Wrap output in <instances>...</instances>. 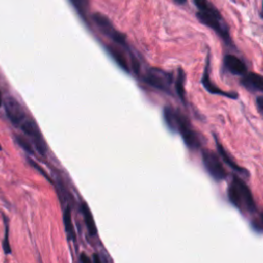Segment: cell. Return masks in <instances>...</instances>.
<instances>
[{"instance_id": "20", "label": "cell", "mask_w": 263, "mask_h": 263, "mask_svg": "<svg viewBox=\"0 0 263 263\" xmlns=\"http://www.w3.org/2000/svg\"><path fill=\"white\" fill-rule=\"evenodd\" d=\"M254 226L256 229L263 231V215H261V217L259 219L254 221Z\"/></svg>"}, {"instance_id": "16", "label": "cell", "mask_w": 263, "mask_h": 263, "mask_svg": "<svg viewBox=\"0 0 263 263\" xmlns=\"http://www.w3.org/2000/svg\"><path fill=\"white\" fill-rule=\"evenodd\" d=\"M184 83H185V75L182 69H179L178 71V77L176 81V91L179 95L180 99L184 102L185 101V89H184Z\"/></svg>"}, {"instance_id": "14", "label": "cell", "mask_w": 263, "mask_h": 263, "mask_svg": "<svg viewBox=\"0 0 263 263\" xmlns=\"http://www.w3.org/2000/svg\"><path fill=\"white\" fill-rule=\"evenodd\" d=\"M63 222H64V226H65V230L67 232L68 236L71 240L75 239V232H74V228H73V224H72V217H71V210L69 207L66 208L64 210L63 213Z\"/></svg>"}, {"instance_id": "7", "label": "cell", "mask_w": 263, "mask_h": 263, "mask_svg": "<svg viewBox=\"0 0 263 263\" xmlns=\"http://www.w3.org/2000/svg\"><path fill=\"white\" fill-rule=\"evenodd\" d=\"M94 22L96 23V25L100 28V30L109 38H111L113 41H115L118 44H125V36L118 32L112 25V23L110 22V20L105 17L104 15L101 14H95L93 16Z\"/></svg>"}, {"instance_id": "12", "label": "cell", "mask_w": 263, "mask_h": 263, "mask_svg": "<svg viewBox=\"0 0 263 263\" xmlns=\"http://www.w3.org/2000/svg\"><path fill=\"white\" fill-rule=\"evenodd\" d=\"M106 48H107L108 54L111 56V58L115 61V63L119 66V67H120L123 71L127 72V71H128V64H127V61H126L124 55H123L119 49L115 48L114 46L108 45Z\"/></svg>"}, {"instance_id": "9", "label": "cell", "mask_w": 263, "mask_h": 263, "mask_svg": "<svg viewBox=\"0 0 263 263\" xmlns=\"http://www.w3.org/2000/svg\"><path fill=\"white\" fill-rule=\"evenodd\" d=\"M224 67L233 75H244L247 73L245 63L233 55H226L223 61Z\"/></svg>"}, {"instance_id": "4", "label": "cell", "mask_w": 263, "mask_h": 263, "mask_svg": "<svg viewBox=\"0 0 263 263\" xmlns=\"http://www.w3.org/2000/svg\"><path fill=\"white\" fill-rule=\"evenodd\" d=\"M203 164L209 175L216 181L224 180L227 177V172L225 171L222 162L213 151L208 149L203 151Z\"/></svg>"}, {"instance_id": "1", "label": "cell", "mask_w": 263, "mask_h": 263, "mask_svg": "<svg viewBox=\"0 0 263 263\" xmlns=\"http://www.w3.org/2000/svg\"><path fill=\"white\" fill-rule=\"evenodd\" d=\"M164 118L167 126L172 132H177L181 135L185 145L189 149L196 150L202 146L200 134L193 129L189 119L180 110L167 106L164 109Z\"/></svg>"}, {"instance_id": "15", "label": "cell", "mask_w": 263, "mask_h": 263, "mask_svg": "<svg viewBox=\"0 0 263 263\" xmlns=\"http://www.w3.org/2000/svg\"><path fill=\"white\" fill-rule=\"evenodd\" d=\"M216 145H217V148H218V152H219V154H220V156L222 157V160H223V162L224 163H226L229 167H231V169L232 170H234V171H236V172H239V173H241V174H245V170L244 169H242L241 167H239L233 161H232V159L226 153V151L224 150V147L216 140Z\"/></svg>"}, {"instance_id": "10", "label": "cell", "mask_w": 263, "mask_h": 263, "mask_svg": "<svg viewBox=\"0 0 263 263\" xmlns=\"http://www.w3.org/2000/svg\"><path fill=\"white\" fill-rule=\"evenodd\" d=\"M242 85L251 92L263 93V76L257 73H246L242 78Z\"/></svg>"}, {"instance_id": "5", "label": "cell", "mask_w": 263, "mask_h": 263, "mask_svg": "<svg viewBox=\"0 0 263 263\" xmlns=\"http://www.w3.org/2000/svg\"><path fill=\"white\" fill-rule=\"evenodd\" d=\"M23 133L32 141V143L35 145V148L41 155H45L46 153V144L43 140V137L40 133V130L35 123L34 120L31 118L26 117L25 120L20 124L19 126Z\"/></svg>"}, {"instance_id": "6", "label": "cell", "mask_w": 263, "mask_h": 263, "mask_svg": "<svg viewBox=\"0 0 263 263\" xmlns=\"http://www.w3.org/2000/svg\"><path fill=\"white\" fill-rule=\"evenodd\" d=\"M144 80L152 88L170 93L173 83V76L171 73L159 68H151L147 71Z\"/></svg>"}, {"instance_id": "19", "label": "cell", "mask_w": 263, "mask_h": 263, "mask_svg": "<svg viewBox=\"0 0 263 263\" xmlns=\"http://www.w3.org/2000/svg\"><path fill=\"white\" fill-rule=\"evenodd\" d=\"M256 105H257L258 111H259L260 114L263 116V96L257 98V100H256Z\"/></svg>"}, {"instance_id": "24", "label": "cell", "mask_w": 263, "mask_h": 263, "mask_svg": "<svg viewBox=\"0 0 263 263\" xmlns=\"http://www.w3.org/2000/svg\"><path fill=\"white\" fill-rule=\"evenodd\" d=\"M3 94H2V92H0V107H2V105H3Z\"/></svg>"}, {"instance_id": "22", "label": "cell", "mask_w": 263, "mask_h": 263, "mask_svg": "<svg viewBox=\"0 0 263 263\" xmlns=\"http://www.w3.org/2000/svg\"><path fill=\"white\" fill-rule=\"evenodd\" d=\"M93 259H94V261H95V262H96V263H100V262H101V259H100V258H99V256H98V255H97V254H95V255H94V257H93Z\"/></svg>"}, {"instance_id": "25", "label": "cell", "mask_w": 263, "mask_h": 263, "mask_svg": "<svg viewBox=\"0 0 263 263\" xmlns=\"http://www.w3.org/2000/svg\"><path fill=\"white\" fill-rule=\"evenodd\" d=\"M261 17L263 18V5H262V13H261Z\"/></svg>"}, {"instance_id": "8", "label": "cell", "mask_w": 263, "mask_h": 263, "mask_svg": "<svg viewBox=\"0 0 263 263\" xmlns=\"http://www.w3.org/2000/svg\"><path fill=\"white\" fill-rule=\"evenodd\" d=\"M5 109H6V113H7L8 118L11 120V122L14 125H16L18 127L27 117V115H26L23 107L21 106V104L13 97H9L8 99H6Z\"/></svg>"}, {"instance_id": "3", "label": "cell", "mask_w": 263, "mask_h": 263, "mask_svg": "<svg viewBox=\"0 0 263 263\" xmlns=\"http://www.w3.org/2000/svg\"><path fill=\"white\" fill-rule=\"evenodd\" d=\"M228 199L230 203L243 213L253 214L256 211V204L253 194L247 184L239 177L233 176L228 187Z\"/></svg>"}, {"instance_id": "18", "label": "cell", "mask_w": 263, "mask_h": 263, "mask_svg": "<svg viewBox=\"0 0 263 263\" xmlns=\"http://www.w3.org/2000/svg\"><path fill=\"white\" fill-rule=\"evenodd\" d=\"M4 249L7 254H9L11 252V248H10V244H9V227L8 226H7V230H6V239L4 242Z\"/></svg>"}, {"instance_id": "26", "label": "cell", "mask_w": 263, "mask_h": 263, "mask_svg": "<svg viewBox=\"0 0 263 263\" xmlns=\"http://www.w3.org/2000/svg\"><path fill=\"white\" fill-rule=\"evenodd\" d=\"M0 149H2V146H0Z\"/></svg>"}, {"instance_id": "23", "label": "cell", "mask_w": 263, "mask_h": 263, "mask_svg": "<svg viewBox=\"0 0 263 263\" xmlns=\"http://www.w3.org/2000/svg\"><path fill=\"white\" fill-rule=\"evenodd\" d=\"M175 2L178 4V5H183L186 3V0H175Z\"/></svg>"}, {"instance_id": "13", "label": "cell", "mask_w": 263, "mask_h": 263, "mask_svg": "<svg viewBox=\"0 0 263 263\" xmlns=\"http://www.w3.org/2000/svg\"><path fill=\"white\" fill-rule=\"evenodd\" d=\"M82 210H83V214H84V218H85V223L86 226L88 228V231L91 235H95L97 233V226L93 217V214L90 210V208L88 207L87 204H83L82 206Z\"/></svg>"}, {"instance_id": "11", "label": "cell", "mask_w": 263, "mask_h": 263, "mask_svg": "<svg viewBox=\"0 0 263 263\" xmlns=\"http://www.w3.org/2000/svg\"><path fill=\"white\" fill-rule=\"evenodd\" d=\"M202 83L205 87V89L212 93V94H215V95H221V96H226L230 99H236L238 98V94L236 93H226V92H223L222 90H220L219 88H217L215 85H213L210 81V76H209V59H208V62H207V66L205 68V72H204V76H203V80H202Z\"/></svg>"}, {"instance_id": "2", "label": "cell", "mask_w": 263, "mask_h": 263, "mask_svg": "<svg viewBox=\"0 0 263 263\" xmlns=\"http://www.w3.org/2000/svg\"><path fill=\"white\" fill-rule=\"evenodd\" d=\"M194 5L199 9L196 14L200 21L213 29L227 43L230 42L228 26L224 22L220 13L208 2V0H194Z\"/></svg>"}, {"instance_id": "21", "label": "cell", "mask_w": 263, "mask_h": 263, "mask_svg": "<svg viewBox=\"0 0 263 263\" xmlns=\"http://www.w3.org/2000/svg\"><path fill=\"white\" fill-rule=\"evenodd\" d=\"M81 261H82V262H84V263H87V262H90V261H91V259H90L87 255L82 254V256H81Z\"/></svg>"}, {"instance_id": "17", "label": "cell", "mask_w": 263, "mask_h": 263, "mask_svg": "<svg viewBox=\"0 0 263 263\" xmlns=\"http://www.w3.org/2000/svg\"><path fill=\"white\" fill-rule=\"evenodd\" d=\"M17 142L27 151V152H30V153H33V149H32V145L31 143L29 142V140L25 139L24 137H21V136H17Z\"/></svg>"}]
</instances>
